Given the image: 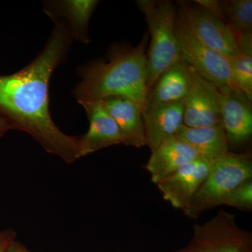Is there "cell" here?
Returning <instances> with one entry per match:
<instances>
[{
	"instance_id": "cell-1",
	"label": "cell",
	"mask_w": 252,
	"mask_h": 252,
	"mask_svg": "<svg viewBox=\"0 0 252 252\" xmlns=\"http://www.w3.org/2000/svg\"><path fill=\"white\" fill-rule=\"evenodd\" d=\"M55 28L40 54L18 72L0 76V116L14 129L27 132L48 153L67 163L80 158L79 137L64 134L49 112V84L55 69L67 57L72 33L64 21Z\"/></svg>"
},
{
	"instance_id": "cell-2",
	"label": "cell",
	"mask_w": 252,
	"mask_h": 252,
	"mask_svg": "<svg viewBox=\"0 0 252 252\" xmlns=\"http://www.w3.org/2000/svg\"><path fill=\"white\" fill-rule=\"evenodd\" d=\"M148 33L135 47L113 50L107 62L93 61L81 68V81L74 91L79 104L120 96L143 108L147 94Z\"/></svg>"
},
{
	"instance_id": "cell-3",
	"label": "cell",
	"mask_w": 252,
	"mask_h": 252,
	"mask_svg": "<svg viewBox=\"0 0 252 252\" xmlns=\"http://www.w3.org/2000/svg\"><path fill=\"white\" fill-rule=\"evenodd\" d=\"M135 4L145 16L150 38L147 53V94L160 74L181 59L175 33L177 5L170 0H137Z\"/></svg>"
},
{
	"instance_id": "cell-4",
	"label": "cell",
	"mask_w": 252,
	"mask_h": 252,
	"mask_svg": "<svg viewBox=\"0 0 252 252\" xmlns=\"http://www.w3.org/2000/svg\"><path fill=\"white\" fill-rule=\"evenodd\" d=\"M252 177L251 154L228 152L212 162L208 175L184 211L186 216L197 219L207 210L222 205L233 190Z\"/></svg>"
},
{
	"instance_id": "cell-5",
	"label": "cell",
	"mask_w": 252,
	"mask_h": 252,
	"mask_svg": "<svg viewBox=\"0 0 252 252\" xmlns=\"http://www.w3.org/2000/svg\"><path fill=\"white\" fill-rule=\"evenodd\" d=\"M175 33L180 58L189 66L219 89L225 86L235 89L229 61L202 42L189 29L177 9Z\"/></svg>"
},
{
	"instance_id": "cell-6",
	"label": "cell",
	"mask_w": 252,
	"mask_h": 252,
	"mask_svg": "<svg viewBox=\"0 0 252 252\" xmlns=\"http://www.w3.org/2000/svg\"><path fill=\"white\" fill-rule=\"evenodd\" d=\"M177 12L189 29L211 49L232 61L238 52L235 33L213 11L198 1H177Z\"/></svg>"
},
{
	"instance_id": "cell-7",
	"label": "cell",
	"mask_w": 252,
	"mask_h": 252,
	"mask_svg": "<svg viewBox=\"0 0 252 252\" xmlns=\"http://www.w3.org/2000/svg\"><path fill=\"white\" fill-rule=\"evenodd\" d=\"M190 243L207 252H252L251 234L237 224L234 215L224 210L203 224L194 225Z\"/></svg>"
},
{
	"instance_id": "cell-8",
	"label": "cell",
	"mask_w": 252,
	"mask_h": 252,
	"mask_svg": "<svg viewBox=\"0 0 252 252\" xmlns=\"http://www.w3.org/2000/svg\"><path fill=\"white\" fill-rule=\"evenodd\" d=\"M190 88L184 99L183 125L189 127L222 125L221 97L218 88L190 67Z\"/></svg>"
},
{
	"instance_id": "cell-9",
	"label": "cell",
	"mask_w": 252,
	"mask_h": 252,
	"mask_svg": "<svg viewBox=\"0 0 252 252\" xmlns=\"http://www.w3.org/2000/svg\"><path fill=\"white\" fill-rule=\"evenodd\" d=\"M212 162L199 157L186 164L157 184L164 200L185 211L205 180Z\"/></svg>"
},
{
	"instance_id": "cell-10",
	"label": "cell",
	"mask_w": 252,
	"mask_h": 252,
	"mask_svg": "<svg viewBox=\"0 0 252 252\" xmlns=\"http://www.w3.org/2000/svg\"><path fill=\"white\" fill-rule=\"evenodd\" d=\"M219 90L221 97L222 126L228 144L240 145L251 138L252 101L233 88L225 86L220 88Z\"/></svg>"
},
{
	"instance_id": "cell-11",
	"label": "cell",
	"mask_w": 252,
	"mask_h": 252,
	"mask_svg": "<svg viewBox=\"0 0 252 252\" xmlns=\"http://www.w3.org/2000/svg\"><path fill=\"white\" fill-rule=\"evenodd\" d=\"M80 104L85 109L89 121V130L79 137L80 158L111 146L124 144L122 132L101 100Z\"/></svg>"
},
{
	"instance_id": "cell-12",
	"label": "cell",
	"mask_w": 252,
	"mask_h": 252,
	"mask_svg": "<svg viewBox=\"0 0 252 252\" xmlns=\"http://www.w3.org/2000/svg\"><path fill=\"white\" fill-rule=\"evenodd\" d=\"M146 145L153 152L164 141L176 135L184 124V100L153 104L142 109Z\"/></svg>"
},
{
	"instance_id": "cell-13",
	"label": "cell",
	"mask_w": 252,
	"mask_h": 252,
	"mask_svg": "<svg viewBox=\"0 0 252 252\" xmlns=\"http://www.w3.org/2000/svg\"><path fill=\"white\" fill-rule=\"evenodd\" d=\"M102 106L117 124L124 138V144L136 148L146 146L142 107L120 96L101 99Z\"/></svg>"
},
{
	"instance_id": "cell-14",
	"label": "cell",
	"mask_w": 252,
	"mask_h": 252,
	"mask_svg": "<svg viewBox=\"0 0 252 252\" xmlns=\"http://www.w3.org/2000/svg\"><path fill=\"white\" fill-rule=\"evenodd\" d=\"M199 157L195 149L175 135L162 142L152 152L145 167L151 174L153 183L157 185L167 175Z\"/></svg>"
},
{
	"instance_id": "cell-15",
	"label": "cell",
	"mask_w": 252,
	"mask_h": 252,
	"mask_svg": "<svg viewBox=\"0 0 252 252\" xmlns=\"http://www.w3.org/2000/svg\"><path fill=\"white\" fill-rule=\"evenodd\" d=\"M190 85V67L180 59L158 78L146 95L143 108L153 104L184 100Z\"/></svg>"
},
{
	"instance_id": "cell-16",
	"label": "cell",
	"mask_w": 252,
	"mask_h": 252,
	"mask_svg": "<svg viewBox=\"0 0 252 252\" xmlns=\"http://www.w3.org/2000/svg\"><path fill=\"white\" fill-rule=\"evenodd\" d=\"M99 1L96 0H64L47 1L44 10L53 21L61 20L67 25L73 39L87 44L90 41L89 22Z\"/></svg>"
},
{
	"instance_id": "cell-17",
	"label": "cell",
	"mask_w": 252,
	"mask_h": 252,
	"mask_svg": "<svg viewBox=\"0 0 252 252\" xmlns=\"http://www.w3.org/2000/svg\"><path fill=\"white\" fill-rule=\"evenodd\" d=\"M176 135L195 149L200 157L211 162L229 152L222 125L200 127L182 125Z\"/></svg>"
},
{
	"instance_id": "cell-18",
	"label": "cell",
	"mask_w": 252,
	"mask_h": 252,
	"mask_svg": "<svg viewBox=\"0 0 252 252\" xmlns=\"http://www.w3.org/2000/svg\"><path fill=\"white\" fill-rule=\"evenodd\" d=\"M213 11L233 31L242 35L252 32V0H197Z\"/></svg>"
},
{
	"instance_id": "cell-19",
	"label": "cell",
	"mask_w": 252,
	"mask_h": 252,
	"mask_svg": "<svg viewBox=\"0 0 252 252\" xmlns=\"http://www.w3.org/2000/svg\"><path fill=\"white\" fill-rule=\"evenodd\" d=\"M235 36L238 52L229 62L233 84L252 101V32Z\"/></svg>"
},
{
	"instance_id": "cell-20",
	"label": "cell",
	"mask_w": 252,
	"mask_h": 252,
	"mask_svg": "<svg viewBox=\"0 0 252 252\" xmlns=\"http://www.w3.org/2000/svg\"><path fill=\"white\" fill-rule=\"evenodd\" d=\"M234 207L243 210L252 209V180L239 186L223 200L222 205Z\"/></svg>"
},
{
	"instance_id": "cell-21",
	"label": "cell",
	"mask_w": 252,
	"mask_h": 252,
	"mask_svg": "<svg viewBox=\"0 0 252 252\" xmlns=\"http://www.w3.org/2000/svg\"><path fill=\"white\" fill-rule=\"evenodd\" d=\"M14 233L13 230H0V252H6L11 243L14 240Z\"/></svg>"
},
{
	"instance_id": "cell-22",
	"label": "cell",
	"mask_w": 252,
	"mask_h": 252,
	"mask_svg": "<svg viewBox=\"0 0 252 252\" xmlns=\"http://www.w3.org/2000/svg\"><path fill=\"white\" fill-rule=\"evenodd\" d=\"M10 130H14V127L6 119L0 116V138Z\"/></svg>"
},
{
	"instance_id": "cell-23",
	"label": "cell",
	"mask_w": 252,
	"mask_h": 252,
	"mask_svg": "<svg viewBox=\"0 0 252 252\" xmlns=\"http://www.w3.org/2000/svg\"><path fill=\"white\" fill-rule=\"evenodd\" d=\"M6 252H30V251L22 244L14 240L10 245Z\"/></svg>"
},
{
	"instance_id": "cell-24",
	"label": "cell",
	"mask_w": 252,
	"mask_h": 252,
	"mask_svg": "<svg viewBox=\"0 0 252 252\" xmlns=\"http://www.w3.org/2000/svg\"><path fill=\"white\" fill-rule=\"evenodd\" d=\"M175 252H207L205 250L200 248V247L194 245L193 244L190 243L188 246L185 247L177 250Z\"/></svg>"
}]
</instances>
